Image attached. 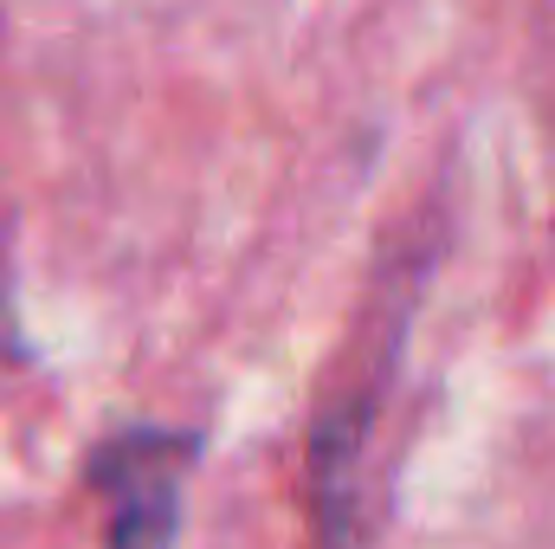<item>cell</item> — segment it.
Masks as SVG:
<instances>
[{
  "label": "cell",
  "instance_id": "1",
  "mask_svg": "<svg viewBox=\"0 0 555 549\" xmlns=\"http://www.w3.org/2000/svg\"><path fill=\"white\" fill-rule=\"evenodd\" d=\"M194 433H117L91 452V491L111 549H168L181 518V485L194 472Z\"/></svg>",
  "mask_w": 555,
  "mask_h": 549
}]
</instances>
